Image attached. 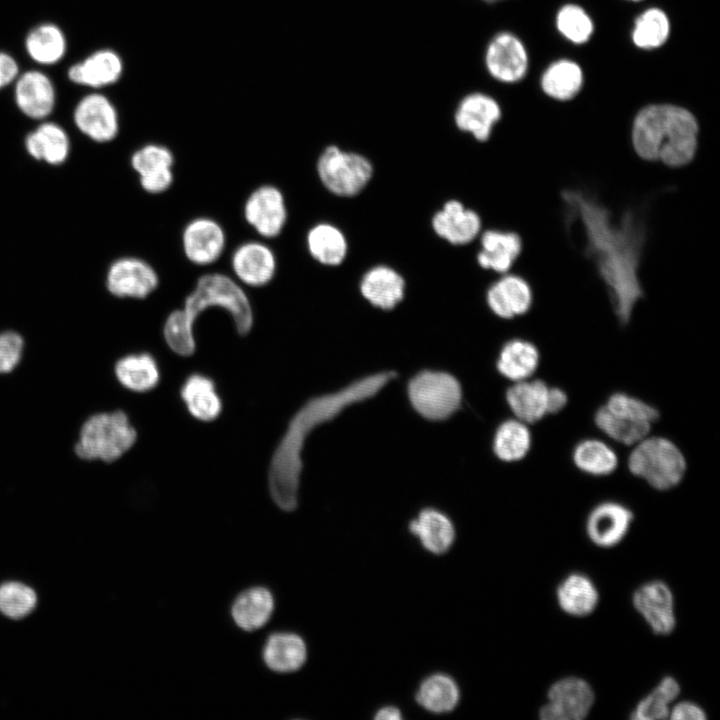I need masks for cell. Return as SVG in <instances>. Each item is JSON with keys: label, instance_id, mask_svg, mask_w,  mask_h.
Here are the masks:
<instances>
[{"label": "cell", "instance_id": "1", "mask_svg": "<svg viewBox=\"0 0 720 720\" xmlns=\"http://www.w3.org/2000/svg\"><path fill=\"white\" fill-rule=\"evenodd\" d=\"M562 197L567 218L576 216L582 224L586 255L609 289L619 322L626 325L643 296L638 270L646 239L645 224L633 212L614 220L596 198L580 190H566Z\"/></svg>", "mask_w": 720, "mask_h": 720}, {"label": "cell", "instance_id": "2", "mask_svg": "<svg viewBox=\"0 0 720 720\" xmlns=\"http://www.w3.org/2000/svg\"><path fill=\"white\" fill-rule=\"evenodd\" d=\"M395 377L394 371L367 375L335 392L313 397L295 413L273 453L268 472L270 495L280 509L293 511L297 507L302 450L310 433L347 407L372 398Z\"/></svg>", "mask_w": 720, "mask_h": 720}, {"label": "cell", "instance_id": "3", "mask_svg": "<svg viewBox=\"0 0 720 720\" xmlns=\"http://www.w3.org/2000/svg\"><path fill=\"white\" fill-rule=\"evenodd\" d=\"M699 132L698 120L689 109L658 102L647 104L635 113L629 138L640 158L680 167L693 160Z\"/></svg>", "mask_w": 720, "mask_h": 720}, {"label": "cell", "instance_id": "4", "mask_svg": "<svg viewBox=\"0 0 720 720\" xmlns=\"http://www.w3.org/2000/svg\"><path fill=\"white\" fill-rule=\"evenodd\" d=\"M210 308L224 309L241 335L253 326L251 303L238 282L223 273H207L198 278L183 308L171 312L164 323L163 335L173 352L181 356L194 353V324L200 314Z\"/></svg>", "mask_w": 720, "mask_h": 720}, {"label": "cell", "instance_id": "5", "mask_svg": "<svg viewBox=\"0 0 720 720\" xmlns=\"http://www.w3.org/2000/svg\"><path fill=\"white\" fill-rule=\"evenodd\" d=\"M137 430L123 409L99 411L81 424L73 451L85 461L114 463L126 455L137 441Z\"/></svg>", "mask_w": 720, "mask_h": 720}, {"label": "cell", "instance_id": "6", "mask_svg": "<svg viewBox=\"0 0 720 720\" xmlns=\"http://www.w3.org/2000/svg\"><path fill=\"white\" fill-rule=\"evenodd\" d=\"M633 446L627 460L631 474L659 491L673 489L683 480L687 463L674 442L648 435Z\"/></svg>", "mask_w": 720, "mask_h": 720}, {"label": "cell", "instance_id": "7", "mask_svg": "<svg viewBox=\"0 0 720 720\" xmlns=\"http://www.w3.org/2000/svg\"><path fill=\"white\" fill-rule=\"evenodd\" d=\"M486 75L501 85H514L528 74L529 52L519 35L510 30H499L486 41L481 55Z\"/></svg>", "mask_w": 720, "mask_h": 720}, {"label": "cell", "instance_id": "8", "mask_svg": "<svg viewBox=\"0 0 720 720\" xmlns=\"http://www.w3.org/2000/svg\"><path fill=\"white\" fill-rule=\"evenodd\" d=\"M408 395L412 406L421 416L429 420H443L459 408L462 391L452 375L423 371L409 382Z\"/></svg>", "mask_w": 720, "mask_h": 720}, {"label": "cell", "instance_id": "9", "mask_svg": "<svg viewBox=\"0 0 720 720\" xmlns=\"http://www.w3.org/2000/svg\"><path fill=\"white\" fill-rule=\"evenodd\" d=\"M317 172L330 192L350 197L365 188L372 177L373 167L362 155L331 145L321 153L317 161Z\"/></svg>", "mask_w": 720, "mask_h": 720}, {"label": "cell", "instance_id": "10", "mask_svg": "<svg viewBox=\"0 0 720 720\" xmlns=\"http://www.w3.org/2000/svg\"><path fill=\"white\" fill-rule=\"evenodd\" d=\"M546 702L538 710L541 720H583L595 703L591 684L582 677L565 676L547 690Z\"/></svg>", "mask_w": 720, "mask_h": 720}, {"label": "cell", "instance_id": "11", "mask_svg": "<svg viewBox=\"0 0 720 720\" xmlns=\"http://www.w3.org/2000/svg\"><path fill=\"white\" fill-rule=\"evenodd\" d=\"M502 118L503 109L498 99L481 89L465 92L453 113L455 126L479 142L489 140Z\"/></svg>", "mask_w": 720, "mask_h": 720}, {"label": "cell", "instance_id": "12", "mask_svg": "<svg viewBox=\"0 0 720 720\" xmlns=\"http://www.w3.org/2000/svg\"><path fill=\"white\" fill-rule=\"evenodd\" d=\"M632 605L652 633L672 634L677 625L675 598L670 586L660 579L640 584L632 594Z\"/></svg>", "mask_w": 720, "mask_h": 720}, {"label": "cell", "instance_id": "13", "mask_svg": "<svg viewBox=\"0 0 720 720\" xmlns=\"http://www.w3.org/2000/svg\"><path fill=\"white\" fill-rule=\"evenodd\" d=\"M159 284L156 270L145 260L122 257L111 263L106 274L108 292L120 299H144Z\"/></svg>", "mask_w": 720, "mask_h": 720}, {"label": "cell", "instance_id": "14", "mask_svg": "<svg viewBox=\"0 0 720 720\" xmlns=\"http://www.w3.org/2000/svg\"><path fill=\"white\" fill-rule=\"evenodd\" d=\"M246 222L263 238L280 235L288 212L283 193L276 186L265 184L251 192L244 203Z\"/></svg>", "mask_w": 720, "mask_h": 720}, {"label": "cell", "instance_id": "15", "mask_svg": "<svg viewBox=\"0 0 720 720\" xmlns=\"http://www.w3.org/2000/svg\"><path fill=\"white\" fill-rule=\"evenodd\" d=\"M634 521L633 511L626 505L607 500L595 505L585 521L588 540L598 548L610 549L627 536Z\"/></svg>", "mask_w": 720, "mask_h": 720}, {"label": "cell", "instance_id": "16", "mask_svg": "<svg viewBox=\"0 0 720 720\" xmlns=\"http://www.w3.org/2000/svg\"><path fill=\"white\" fill-rule=\"evenodd\" d=\"M73 119L79 131L98 143L112 141L119 131V119L114 105L99 93L84 96L74 109Z\"/></svg>", "mask_w": 720, "mask_h": 720}, {"label": "cell", "instance_id": "17", "mask_svg": "<svg viewBox=\"0 0 720 720\" xmlns=\"http://www.w3.org/2000/svg\"><path fill=\"white\" fill-rule=\"evenodd\" d=\"M181 241L186 258L195 265L206 266L223 254L226 234L214 219L198 217L186 224Z\"/></svg>", "mask_w": 720, "mask_h": 720}, {"label": "cell", "instance_id": "18", "mask_svg": "<svg viewBox=\"0 0 720 720\" xmlns=\"http://www.w3.org/2000/svg\"><path fill=\"white\" fill-rule=\"evenodd\" d=\"M130 161L144 191L159 194L172 185L174 155L168 147L154 143L146 144L132 154Z\"/></svg>", "mask_w": 720, "mask_h": 720}, {"label": "cell", "instance_id": "19", "mask_svg": "<svg viewBox=\"0 0 720 720\" xmlns=\"http://www.w3.org/2000/svg\"><path fill=\"white\" fill-rule=\"evenodd\" d=\"M231 268L236 279L250 287H263L275 276L277 261L272 249L259 241L239 245L231 256Z\"/></svg>", "mask_w": 720, "mask_h": 720}, {"label": "cell", "instance_id": "20", "mask_svg": "<svg viewBox=\"0 0 720 720\" xmlns=\"http://www.w3.org/2000/svg\"><path fill=\"white\" fill-rule=\"evenodd\" d=\"M14 96L19 110L29 118L41 120L54 109L56 93L51 79L41 71L29 70L16 78Z\"/></svg>", "mask_w": 720, "mask_h": 720}, {"label": "cell", "instance_id": "21", "mask_svg": "<svg viewBox=\"0 0 720 720\" xmlns=\"http://www.w3.org/2000/svg\"><path fill=\"white\" fill-rule=\"evenodd\" d=\"M555 598L563 613L582 618L591 615L597 609L600 594L596 584L587 574L575 571L567 574L558 583Z\"/></svg>", "mask_w": 720, "mask_h": 720}, {"label": "cell", "instance_id": "22", "mask_svg": "<svg viewBox=\"0 0 720 720\" xmlns=\"http://www.w3.org/2000/svg\"><path fill=\"white\" fill-rule=\"evenodd\" d=\"M584 72L581 65L572 58L554 59L542 70L539 86L542 93L556 102H569L581 91Z\"/></svg>", "mask_w": 720, "mask_h": 720}, {"label": "cell", "instance_id": "23", "mask_svg": "<svg viewBox=\"0 0 720 720\" xmlns=\"http://www.w3.org/2000/svg\"><path fill=\"white\" fill-rule=\"evenodd\" d=\"M122 72L120 56L113 50L101 49L71 65L67 75L75 84L101 88L118 81Z\"/></svg>", "mask_w": 720, "mask_h": 720}, {"label": "cell", "instance_id": "24", "mask_svg": "<svg viewBox=\"0 0 720 720\" xmlns=\"http://www.w3.org/2000/svg\"><path fill=\"white\" fill-rule=\"evenodd\" d=\"M432 226L441 238L454 245H463L477 237L481 220L473 210L466 209L457 200H450L434 215Z\"/></svg>", "mask_w": 720, "mask_h": 720}, {"label": "cell", "instance_id": "25", "mask_svg": "<svg viewBox=\"0 0 720 720\" xmlns=\"http://www.w3.org/2000/svg\"><path fill=\"white\" fill-rule=\"evenodd\" d=\"M409 531L426 551L435 555L448 552L456 538L451 519L435 508L421 510L417 517L410 521Z\"/></svg>", "mask_w": 720, "mask_h": 720}, {"label": "cell", "instance_id": "26", "mask_svg": "<svg viewBox=\"0 0 720 720\" xmlns=\"http://www.w3.org/2000/svg\"><path fill=\"white\" fill-rule=\"evenodd\" d=\"M533 301L530 285L516 275H506L495 282L487 292V303L494 314L511 319L529 311Z\"/></svg>", "mask_w": 720, "mask_h": 720}, {"label": "cell", "instance_id": "27", "mask_svg": "<svg viewBox=\"0 0 720 720\" xmlns=\"http://www.w3.org/2000/svg\"><path fill=\"white\" fill-rule=\"evenodd\" d=\"M550 387L540 379L515 382L506 391V401L516 419L536 423L549 415Z\"/></svg>", "mask_w": 720, "mask_h": 720}, {"label": "cell", "instance_id": "28", "mask_svg": "<svg viewBox=\"0 0 720 720\" xmlns=\"http://www.w3.org/2000/svg\"><path fill=\"white\" fill-rule=\"evenodd\" d=\"M112 370L119 386L135 393L152 390L160 379L156 360L146 352L120 356L115 360Z\"/></svg>", "mask_w": 720, "mask_h": 720}, {"label": "cell", "instance_id": "29", "mask_svg": "<svg viewBox=\"0 0 720 720\" xmlns=\"http://www.w3.org/2000/svg\"><path fill=\"white\" fill-rule=\"evenodd\" d=\"M262 657L265 665L274 672H295L306 662V643L296 633H274L266 640Z\"/></svg>", "mask_w": 720, "mask_h": 720}, {"label": "cell", "instance_id": "30", "mask_svg": "<svg viewBox=\"0 0 720 720\" xmlns=\"http://www.w3.org/2000/svg\"><path fill=\"white\" fill-rule=\"evenodd\" d=\"M360 290L373 306L390 310L403 299L405 282L392 268L376 266L363 276Z\"/></svg>", "mask_w": 720, "mask_h": 720}, {"label": "cell", "instance_id": "31", "mask_svg": "<svg viewBox=\"0 0 720 720\" xmlns=\"http://www.w3.org/2000/svg\"><path fill=\"white\" fill-rule=\"evenodd\" d=\"M24 143L32 158L50 165L64 163L70 152V140L66 131L53 122L40 124L26 136Z\"/></svg>", "mask_w": 720, "mask_h": 720}, {"label": "cell", "instance_id": "32", "mask_svg": "<svg viewBox=\"0 0 720 720\" xmlns=\"http://www.w3.org/2000/svg\"><path fill=\"white\" fill-rule=\"evenodd\" d=\"M481 246L478 264L484 269L506 273L520 255L522 241L514 232L488 230L481 237Z\"/></svg>", "mask_w": 720, "mask_h": 720}, {"label": "cell", "instance_id": "33", "mask_svg": "<svg viewBox=\"0 0 720 720\" xmlns=\"http://www.w3.org/2000/svg\"><path fill=\"white\" fill-rule=\"evenodd\" d=\"M274 598L265 587H252L240 593L231 607L235 624L245 630L254 631L263 627L271 618Z\"/></svg>", "mask_w": 720, "mask_h": 720}, {"label": "cell", "instance_id": "34", "mask_svg": "<svg viewBox=\"0 0 720 720\" xmlns=\"http://www.w3.org/2000/svg\"><path fill=\"white\" fill-rule=\"evenodd\" d=\"M180 394L189 413L198 420L212 421L222 410L215 383L205 375H190L183 383Z\"/></svg>", "mask_w": 720, "mask_h": 720}, {"label": "cell", "instance_id": "35", "mask_svg": "<svg viewBox=\"0 0 720 720\" xmlns=\"http://www.w3.org/2000/svg\"><path fill=\"white\" fill-rule=\"evenodd\" d=\"M415 699L426 711L443 714L453 711L460 700V689L450 675L437 672L425 677L419 684Z\"/></svg>", "mask_w": 720, "mask_h": 720}, {"label": "cell", "instance_id": "36", "mask_svg": "<svg viewBox=\"0 0 720 720\" xmlns=\"http://www.w3.org/2000/svg\"><path fill=\"white\" fill-rule=\"evenodd\" d=\"M540 362V353L535 344L523 339L505 343L499 353L497 369L505 378L518 382L532 377Z\"/></svg>", "mask_w": 720, "mask_h": 720}, {"label": "cell", "instance_id": "37", "mask_svg": "<svg viewBox=\"0 0 720 720\" xmlns=\"http://www.w3.org/2000/svg\"><path fill=\"white\" fill-rule=\"evenodd\" d=\"M671 23L667 13L658 6H647L634 18L630 38L640 50H655L668 40Z\"/></svg>", "mask_w": 720, "mask_h": 720}, {"label": "cell", "instance_id": "38", "mask_svg": "<svg viewBox=\"0 0 720 720\" xmlns=\"http://www.w3.org/2000/svg\"><path fill=\"white\" fill-rule=\"evenodd\" d=\"M681 692L678 680L663 676L652 690L642 697L630 712L633 720H663L669 717L672 704Z\"/></svg>", "mask_w": 720, "mask_h": 720}, {"label": "cell", "instance_id": "39", "mask_svg": "<svg viewBox=\"0 0 720 720\" xmlns=\"http://www.w3.org/2000/svg\"><path fill=\"white\" fill-rule=\"evenodd\" d=\"M572 461L580 471L596 477L608 476L618 466L616 452L607 443L595 438L578 442L572 451Z\"/></svg>", "mask_w": 720, "mask_h": 720}, {"label": "cell", "instance_id": "40", "mask_svg": "<svg viewBox=\"0 0 720 720\" xmlns=\"http://www.w3.org/2000/svg\"><path fill=\"white\" fill-rule=\"evenodd\" d=\"M306 241L310 255L320 264L336 266L341 264L346 256L345 236L334 225L320 223L313 226Z\"/></svg>", "mask_w": 720, "mask_h": 720}, {"label": "cell", "instance_id": "41", "mask_svg": "<svg viewBox=\"0 0 720 720\" xmlns=\"http://www.w3.org/2000/svg\"><path fill=\"white\" fill-rule=\"evenodd\" d=\"M29 57L39 64L51 65L60 61L66 51V38L55 24L43 23L34 27L25 38Z\"/></svg>", "mask_w": 720, "mask_h": 720}, {"label": "cell", "instance_id": "42", "mask_svg": "<svg viewBox=\"0 0 720 720\" xmlns=\"http://www.w3.org/2000/svg\"><path fill=\"white\" fill-rule=\"evenodd\" d=\"M531 441L527 424L518 419H510L497 428L493 439V450L500 460L515 462L528 454Z\"/></svg>", "mask_w": 720, "mask_h": 720}, {"label": "cell", "instance_id": "43", "mask_svg": "<svg viewBox=\"0 0 720 720\" xmlns=\"http://www.w3.org/2000/svg\"><path fill=\"white\" fill-rule=\"evenodd\" d=\"M554 26L565 41L575 46L587 43L594 32L591 15L583 6L574 2L564 3L557 9Z\"/></svg>", "mask_w": 720, "mask_h": 720}, {"label": "cell", "instance_id": "44", "mask_svg": "<svg viewBox=\"0 0 720 720\" xmlns=\"http://www.w3.org/2000/svg\"><path fill=\"white\" fill-rule=\"evenodd\" d=\"M594 423L599 430L612 440L624 444L635 445L649 435L651 424L630 421L610 413L604 405L594 414Z\"/></svg>", "mask_w": 720, "mask_h": 720}, {"label": "cell", "instance_id": "45", "mask_svg": "<svg viewBox=\"0 0 720 720\" xmlns=\"http://www.w3.org/2000/svg\"><path fill=\"white\" fill-rule=\"evenodd\" d=\"M604 407L610 413L634 422L652 425L660 417V413L656 407L624 392L611 394L604 404Z\"/></svg>", "mask_w": 720, "mask_h": 720}, {"label": "cell", "instance_id": "46", "mask_svg": "<svg viewBox=\"0 0 720 720\" xmlns=\"http://www.w3.org/2000/svg\"><path fill=\"white\" fill-rule=\"evenodd\" d=\"M36 594L32 588L18 582L0 586V611L13 619L28 615L36 605Z\"/></svg>", "mask_w": 720, "mask_h": 720}, {"label": "cell", "instance_id": "47", "mask_svg": "<svg viewBox=\"0 0 720 720\" xmlns=\"http://www.w3.org/2000/svg\"><path fill=\"white\" fill-rule=\"evenodd\" d=\"M25 340L13 329L0 331V375H6L19 365L24 352Z\"/></svg>", "mask_w": 720, "mask_h": 720}, {"label": "cell", "instance_id": "48", "mask_svg": "<svg viewBox=\"0 0 720 720\" xmlns=\"http://www.w3.org/2000/svg\"><path fill=\"white\" fill-rule=\"evenodd\" d=\"M668 718L673 720H705L707 714L698 703L691 700H682L672 704Z\"/></svg>", "mask_w": 720, "mask_h": 720}, {"label": "cell", "instance_id": "49", "mask_svg": "<svg viewBox=\"0 0 720 720\" xmlns=\"http://www.w3.org/2000/svg\"><path fill=\"white\" fill-rule=\"evenodd\" d=\"M18 75L16 60L10 54L0 51V89L15 81Z\"/></svg>", "mask_w": 720, "mask_h": 720}, {"label": "cell", "instance_id": "50", "mask_svg": "<svg viewBox=\"0 0 720 720\" xmlns=\"http://www.w3.org/2000/svg\"><path fill=\"white\" fill-rule=\"evenodd\" d=\"M568 403V396L559 387H550L549 390V414L559 413Z\"/></svg>", "mask_w": 720, "mask_h": 720}, {"label": "cell", "instance_id": "51", "mask_svg": "<svg viewBox=\"0 0 720 720\" xmlns=\"http://www.w3.org/2000/svg\"><path fill=\"white\" fill-rule=\"evenodd\" d=\"M402 718L401 710L394 705L383 706L374 714V719L377 720H399Z\"/></svg>", "mask_w": 720, "mask_h": 720}, {"label": "cell", "instance_id": "52", "mask_svg": "<svg viewBox=\"0 0 720 720\" xmlns=\"http://www.w3.org/2000/svg\"><path fill=\"white\" fill-rule=\"evenodd\" d=\"M477 1L487 4V5H493V4H497V3H500L505 0H477Z\"/></svg>", "mask_w": 720, "mask_h": 720}, {"label": "cell", "instance_id": "53", "mask_svg": "<svg viewBox=\"0 0 720 720\" xmlns=\"http://www.w3.org/2000/svg\"><path fill=\"white\" fill-rule=\"evenodd\" d=\"M626 1H628V2H633V3H638V2H641V1H643V0H626Z\"/></svg>", "mask_w": 720, "mask_h": 720}]
</instances>
